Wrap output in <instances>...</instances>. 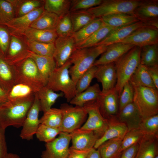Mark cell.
Masks as SVG:
<instances>
[{"label":"cell","mask_w":158,"mask_h":158,"mask_svg":"<svg viewBox=\"0 0 158 158\" xmlns=\"http://www.w3.org/2000/svg\"><path fill=\"white\" fill-rule=\"evenodd\" d=\"M29 57L35 62L47 85L49 76L56 68V63L53 57L37 55L31 51Z\"/></svg>","instance_id":"obj_23"},{"label":"cell","mask_w":158,"mask_h":158,"mask_svg":"<svg viewBox=\"0 0 158 158\" xmlns=\"http://www.w3.org/2000/svg\"><path fill=\"white\" fill-rule=\"evenodd\" d=\"M39 90L28 84L16 82L8 92V101L21 99L35 97Z\"/></svg>","instance_id":"obj_27"},{"label":"cell","mask_w":158,"mask_h":158,"mask_svg":"<svg viewBox=\"0 0 158 158\" xmlns=\"http://www.w3.org/2000/svg\"><path fill=\"white\" fill-rule=\"evenodd\" d=\"M144 135L138 129H132L127 132L122 140L119 150L121 154L126 149L138 143Z\"/></svg>","instance_id":"obj_47"},{"label":"cell","mask_w":158,"mask_h":158,"mask_svg":"<svg viewBox=\"0 0 158 158\" xmlns=\"http://www.w3.org/2000/svg\"><path fill=\"white\" fill-rule=\"evenodd\" d=\"M6 26L0 25V53L5 56L8 50L10 41L9 31Z\"/></svg>","instance_id":"obj_51"},{"label":"cell","mask_w":158,"mask_h":158,"mask_svg":"<svg viewBox=\"0 0 158 158\" xmlns=\"http://www.w3.org/2000/svg\"><path fill=\"white\" fill-rule=\"evenodd\" d=\"M141 47L135 46L115 62L117 74L115 88L121 94L124 84L129 81L140 64Z\"/></svg>","instance_id":"obj_3"},{"label":"cell","mask_w":158,"mask_h":158,"mask_svg":"<svg viewBox=\"0 0 158 158\" xmlns=\"http://www.w3.org/2000/svg\"><path fill=\"white\" fill-rule=\"evenodd\" d=\"M141 1L139 0H104L99 5L85 11L95 18L116 13L133 14Z\"/></svg>","instance_id":"obj_6"},{"label":"cell","mask_w":158,"mask_h":158,"mask_svg":"<svg viewBox=\"0 0 158 158\" xmlns=\"http://www.w3.org/2000/svg\"><path fill=\"white\" fill-rule=\"evenodd\" d=\"M118 97L115 87L105 92L101 91L97 102L100 112L105 118L114 116L119 111Z\"/></svg>","instance_id":"obj_13"},{"label":"cell","mask_w":158,"mask_h":158,"mask_svg":"<svg viewBox=\"0 0 158 158\" xmlns=\"http://www.w3.org/2000/svg\"><path fill=\"white\" fill-rule=\"evenodd\" d=\"M45 10L57 15L60 18L70 12L71 0H44Z\"/></svg>","instance_id":"obj_37"},{"label":"cell","mask_w":158,"mask_h":158,"mask_svg":"<svg viewBox=\"0 0 158 158\" xmlns=\"http://www.w3.org/2000/svg\"><path fill=\"white\" fill-rule=\"evenodd\" d=\"M147 26H148L146 23L140 20L129 25L115 28L95 46L101 45L108 46L119 42L138 29Z\"/></svg>","instance_id":"obj_17"},{"label":"cell","mask_w":158,"mask_h":158,"mask_svg":"<svg viewBox=\"0 0 158 158\" xmlns=\"http://www.w3.org/2000/svg\"><path fill=\"white\" fill-rule=\"evenodd\" d=\"M55 32L58 37L71 36L73 32L70 12L60 18Z\"/></svg>","instance_id":"obj_46"},{"label":"cell","mask_w":158,"mask_h":158,"mask_svg":"<svg viewBox=\"0 0 158 158\" xmlns=\"http://www.w3.org/2000/svg\"><path fill=\"white\" fill-rule=\"evenodd\" d=\"M8 101V92L0 86V105Z\"/></svg>","instance_id":"obj_56"},{"label":"cell","mask_w":158,"mask_h":158,"mask_svg":"<svg viewBox=\"0 0 158 158\" xmlns=\"http://www.w3.org/2000/svg\"><path fill=\"white\" fill-rule=\"evenodd\" d=\"M15 17L12 4L8 0H0V25L5 26Z\"/></svg>","instance_id":"obj_48"},{"label":"cell","mask_w":158,"mask_h":158,"mask_svg":"<svg viewBox=\"0 0 158 158\" xmlns=\"http://www.w3.org/2000/svg\"><path fill=\"white\" fill-rule=\"evenodd\" d=\"M140 64L147 66H158V44L141 47Z\"/></svg>","instance_id":"obj_39"},{"label":"cell","mask_w":158,"mask_h":158,"mask_svg":"<svg viewBox=\"0 0 158 158\" xmlns=\"http://www.w3.org/2000/svg\"><path fill=\"white\" fill-rule=\"evenodd\" d=\"M5 130L0 126V158H6L8 153L5 135Z\"/></svg>","instance_id":"obj_52"},{"label":"cell","mask_w":158,"mask_h":158,"mask_svg":"<svg viewBox=\"0 0 158 158\" xmlns=\"http://www.w3.org/2000/svg\"><path fill=\"white\" fill-rule=\"evenodd\" d=\"M30 51L25 47L18 37L12 35L5 57L9 64L13 66L28 58Z\"/></svg>","instance_id":"obj_21"},{"label":"cell","mask_w":158,"mask_h":158,"mask_svg":"<svg viewBox=\"0 0 158 158\" xmlns=\"http://www.w3.org/2000/svg\"><path fill=\"white\" fill-rule=\"evenodd\" d=\"M60 18L56 15L44 10L31 24L30 27L39 30L55 31Z\"/></svg>","instance_id":"obj_29"},{"label":"cell","mask_w":158,"mask_h":158,"mask_svg":"<svg viewBox=\"0 0 158 158\" xmlns=\"http://www.w3.org/2000/svg\"><path fill=\"white\" fill-rule=\"evenodd\" d=\"M147 67L149 74L155 87L158 90V66H147Z\"/></svg>","instance_id":"obj_55"},{"label":"cell","mask_w":158,"mask_h":158,"mask_svg":"<svg viewBox=\"0 0 158 158\" xmlns=\"http://www.w3.org/2000/svg\"><path fill=\"white\" fill-rule=\"evenodd\" d=\"M62 119L59 129L61 132L70 133L79 128L87 114L84 107L73 106L67 103L61 105Z\"/></svg>","instance_id":"obj_8"},{"label":"cell","mask_w":158,"mask_h":158,"mask_svg":"<svg viewBox=\"0 0 158 158\" xmlns=\"http://www.w3.org/2000/svg\"><path fill=\"white\" fill-rule=\"evenodd\" d=\"M129 81L133 86H144L156 88L147 66L141 64L138 66Z\"/></svg>","instance_id":"obj_34"},{"label":"cell","mask_w":158,"mask_h":158,"mask_svg":"<svg viewBox=\"0 0 158 158\" xmlns=\"http://www.w3.org/2000/svg\"><path fill=\"white\" fill-rule=\"evenodd\" d=\"M108 126L103 135L96 142L94 148L97 149L105 142L114 138H119L123 139L128 131L126 125L117 119L114 116L107 119Z\"/></svg>","instance_id":"obj_19"},{"label":"cell","mask_w":158,"mask_h":158,"mask_svg":"<svg viewBox=\"0 0 158 158\" xmlns=\"http://www.w3.org/2000/svg\"><path fill=\"white\" fill-rule=\"evenodd\" d=\"M40 111L39 100L36 93L22 126L20 135L22 139L30 140L33 139L40 124L39 115Z\"/></svg>","instance_id":"obj_12"},{"label":"cell","mask_w":158,"mask_h":158,"mask_svg":"<svg viewBox=\"0 0 158 158\" xmlns=\"http://www.w3.org/2000/svg\"><path fill=\"white\" fill-rule=\"evenodd\" d=\"M15 77L13 66L0 53V86L8 92L14 84Z\"/></svg>","instance_id":"obj_24"},{"label":"cell","mask_w":158,"mask_h":158,"mask_svg":"<svg viewBox=\"0 0 158 158\" xmlns=\"http://www.w3.org/2000/svg\"><path fill=\"white\" fill-rule=\"evenodd\" d=\"M87 158H101L99 150L94 147L90 150Z\"/></svg>","instance_id":"obj_57"},{"label":"cell","mask_w":158,"mask_h":158,"mask_svg":"<svg viewBox=\"0 0 158 158\" xmlns=\"http://www.w3.org/2000/svg\"><path fill=\"white\" fill-rule=\"evenodd\" d=\"M155 158H158V155H157L155 157Z\"/></svg>","instance_id":"obj_59"},{"label":"cell","mask_w":158,"mask_h":158,"mask_svg":"<svg viewBox=\"0 0 158 158\" xmlns=\"http://www.w3.org/2000/svg\"><path fill=\"white\" fill-rule=\"evenodd\" d=\"M6 158H21L18 155L12 153H8Z\"/></svg>","instance_id":"obj_58"},{"label":"cell","mask_w":158,"mask_h":158,"mask_svg":"<svg viewBox=\"0 0 158 158\" xmlns=\"http://www.w3.org/2000/svg\"><path fill=\"white\" fill-rule=\"evenodd\" d=\"M139 146L136 143L123 151L118 158H135Z\"/></svg>","instance_id":"obj_53"},{"label":"cell","mask_w":158,"mask_h":158,"mask_svg":"<svg viewBox=\"0 0 158 158\" xmlns=\"http://www.w3.org/2000/svg\"><path fill=\"white\" fill-rule=\"evenodd\" d=\"M108 47L101 45L75 48L69 60L72 65L69 73L75 85L81 75L93 66L96 59L105 51Z\"/></svg>","instance_id":"obj_2"},{"label":"cell","mask_w":158,"mask_h":158,"mask_svg":"<svg viewBox=\"0 0 158 158\" xmlns=\"http://www.w3.org/2000/svg\"><path fill=\"white\" fill-rule=\"evenodd\" d=\"M61 132L59 128L40 124L35 134L39 140L47 143L54 140Z\"/></svg>","instance_id":"obj_44"},{"label":"cell","mask_w":158,"mask_h":158,"mask_svg":"<svg viewBox=\"0 0 158 158\" xmlns=\"http://www.w3.org/2000/svg\"><path fill=\"white\" fill-rule=\"evenodd\" d=\"M158 42V29L147 26L138 29L119 42L141 47Z\"/></svg>","instance_id":"obj_11"},{"label":"cell","mask_w":158,"mask_h":158,"mask_svg":"<svg viewBox=\"0 0 158 158\" xmlns=\"http://www.w3.org/2000/svg\"><path fill=\"white\" fill-rule=\"evenodd\" d=\"M71 139L70 133L61 132L58 137L46 143L41 158H67Z\"/></svg>","instance_id":"obj_10"},{"label":"cell","mask_w":158,"mask_h":158,"mask_svg":"<svg viewBox=\"0 0 158 158\" xmlns=\"http://www.w3.org/2000/svg\"><path fill=\"white\" fill-rule=\"evenodd\" d=\"M27 39L38 42L54 43L58 37L55 31L39 30L29 27L24 34Z\"/></svg>","instance_id":"obj_30"},{"label":"cell","mask_w":158,"mask_h":158,"mask_svg":"<svg viewBox=\"0 0 158 158\" xmlns=\"http://www.w3.org/2000/svg\"><path fill=\"white\" fill-rule=\"evenodd\" d=\"M83 107L86 111L88 117L85 123L80 128L93 131L100 138L107 128V119L103 117L101 114L97 101L87 103Z\"/></svg>","instance_id":"obj_9"},{"label":"cell","mask_w":158,"mask_h":158,"mask_svg":"<svg viewBox=\"0 0 158 158\" xmlns=\"http://www.w3.org/2000/svg\"><path fill=\"white\" fill-rule=\"evenodd\" d=\"M101 92L99 84L95 83L75 95L69 102L71 105L83 107L87 103L97 101Z\"/></svg>","instance_id":"obj_28"},{"label":"cell","mask_w":158,"mask_h":158,"mask_svg":"<svg viewBox=\"0 0 158 158\" xmlns=\"http://www.w3.org/2000/svg\"><path fill=\"white\" fill-rule=\"evenodd\" d=\"M133 88L129 81L124 84L119 96V111L126 105L133 102Z\"/></svg>","instance_id":"obj_49"},{"label":"cell","mask_w":158,"mask_h":158,"mask_svg":"<svg viewBox=\"0 0 158 158\" xmlns=\"http://www.w3.org/2000/svg\"><path fill=\"white\" fill-rule=\"evenodd\" d=\"M37 94L39 100L41 111L43 113L51 108L57 99L64 95L62 92L56 93L46 86L42 87Z\"/></svg>","instance_id":"obj_32"},{"label":"cell","mask_w":158,"mask_h":158,"mask_svg":"<svg viewBox=\"0 0 158 158\" xmlns=\"http://www.w3.org/2000/svg\"><path fill=\"white\" fill-rule=\"evenodd\" d=\"M26 43L31 51L40 55L53 57L55 50L54 43L38 42L27 39Z\"/></svg>","instance_id":"obj_42"},{"label":"cell","mask_w":158,"mask_h":158,"mask_svg":"<svg viewBox=\"0 0 158 158\" xmlns=\"http://www.w3.org/2000/svg\"><path fill=\"white\" fill-rule=\"evenodd\" d=\"M105 24L114 28L129 25L140 21L133 14L116 13L109 14L101 17Z\"/></svg>","instance_id":"obj_31"},{"label":"cell","mask_w":158,"mask_h":158,"mask_svg":"<svg viewBox=\"0 0 158 158\" xmlns=\"http://www.w3.org/2000/svg\"><path fill=\"white\" fill-rule=\"evenodd\" d=\"M135 46L121 42H117L108 46L100 57L96 60L93 65L98 66L117 61Z\"/></svg>","instance_id":"obj_20"},{"label":"cell","mask_w":158,"mask_h":158,"mask_svg":"<svg viewBox=\"0 0 158 158\" xmlns=\"http://www.w3.org/2000/svg\"><path fill=\"white\" fill-rule=\"evenodd\" d=\"M62 114L61 109L51 108L44 113L40 119V124L53 128H59L61 124Z\"/></svg>","instance_id":"obj_41"},{"label":"cell","mask_w":158,"mask_h":158,"mask_svg":"<svg viewBox=\"0 0 158 158\" xmlns=\"http://www.w3.org/2000/svg\"><path fill=\"white\" fill-rule=\"evenodd\" d=\"M118 120L125 123L128 131L138 129L142 118L133 103H130L119 111L117 114Z\"/></svg>","instance_id":"obj_22"},{"label":"cell","mask_w":158,"mask_h":158,"mask_svg":"<svg viewBox=\"0 0 158 158\" xmlns=\"http://www.w3.org/2000/svg\"><path fill=\"white\" fill-rule=\"evenodd\" d=\"M122 139L116 138L108 140L102 144L97 149L101 158H118L119 150Z\"/></svg>","instance_id":"obj_36"},{"label":"cell","mask_w":158,"mask_h":158,"mask_svg":"<svg viewBox=\"0 0 158 158\" xmlns=\"http://www.w3.org/2000/svg\"><path fill=\"white\" fill-rule=\"evenodd\" d=\"M12 5L16 17L26 15L43 6L44 1L38 0H8Z\"/></svg>","instance_id":"obj_33"},{"label":"cell","mask_w":158,"mask_h":158,"mask_svg":"<svg viewBox=\"0 0 158 158\" xmlns=\"http://www.w3.org/2000/svg\"><path fill=\"white\" fill-rule=\"evenodd\" d=\"M97 68V66L93 65L80 77L75 85V95L83 92L90 86L92 79L94 78Z\"/></svg>","instance_id":"obj_45"},{"label":"cell","mask_w":158,"mask_h":158,"mask_svg":"<svg viewBox=\"0 0 158 158\" xmlns=\"http://www.w3.org/2000/svg\"><path fill=\"white\" fill-rule=\"evenodd\" d=\"M133 15L145 22L157 19L158 16L157 1H142L134 11Z\"/></svg>","instance_id":"obj_26"},{"label":"cell","mask_w":158,"mask_h":158,"mask_svg":"<svg viewBox=\"0 0 158 158\" xmlns=\"http://www.w3.org/2000/svg\"><path fill=\"white\" fill-rule=\"evenodd\" d=\"M133 87V102L142 118L158 114V90L144 86Z\"/></svg>","instance_id":"obj_5"},{"label":"cell","mask_w":158,"mask_h":158,"mask_svg":"<svg viewBox=\"0 0 158 158\" xmlns=\"http://www.w3.org/2000/svg\"><path fill=\"white\" fill-rule=\"evenodd\" d=\"M72 148L80 150H89L93 148L99 138L93 131L78 128L70 133Z\"/></svg>","instance_id":"obj_16"},{"label":"cell","mask_w":158,"mask_h":158,"mask_svg":"<svg viewBox=\"0 0 158 158\" xmlns=\"http://www.w3.org/2000/svg\"><path fill=\"white\" fill-rule=\"evenodd\" d=\"M144 135L158 137V114H156L145 118L138 128Z\"/></svg>","instance_id":"obj_43"},{"label":"cell","mask_w":158,"mask_h":158,"mask_svg":"<svg viewBox=\"0 0 158 158\" xmlns=\"http://www.w3.org/2000/svg\"><path fill=\"white\" fill-rule=\"evenodd\" d=\"M114 28L104 23L89 37L76 45V48H88L95 46Z\"/></svg>","instance_id":"obj_38"},{"label":"cell","mask_w":158,"mask_h":158,"mask_svg":"<svg viewBox=\"0 0 158 158\" xmlns=\"http://www.w3.org/2000/svg\"><path fill=\"white\" fill-rule=\"evenodd\" d=\"M44 11L43 6L26 15L14 18L5 26L12 35L15 36L22 35L31 24Z\"/></svg>","instance_id":"obj_14"},{"label":"cell","mask_w":158,"mask_h":158,"mask_svg":"<svg viewBox=\"0 0 158 158\" xmlns=\"http://www.w3.org/2000/svg\"><path fill=\"white\" fill-rule=\"evenodd\" d=\"M13 66L15 83H25L39 90L46 86L36 63L31 58H27Z\"/></svg>","instance_id":"obj_7"},{"label":"cell","mask_w":158,"mask_h":158,"mask_svg":"<svg viewBox=\"0 0 158 158\" xmlns=\"http://www.w3.org/2000/svg\"><path fill=\"white\" fill-rule=\"evenodd\" d=\"M55 50L53 57L55 61L56 68L64 65L69 59L75 49V44L73 37H58L54 43Z\"/></svg>","instance_id":"obj_15"},{"label":"cell","mask_w":158,"mask_h":158,"mask_svg":"<svg viewBox=\"0 0 158 158\" xmlns=\"http://www.w3.org/2000/svg\"><path fill=\"white\" fill-rule=\"evenodd\" d=\"M153 136L144 135L138 142L135 158H155L157 153V139Z\"/></svg>","instance_id":"obj_25"},{"label":"cell","mask_w":158,"mask_h":158,"mask_svg":"<svg viewBox=\"0 0 158 158\" xmlns=\"http://www.w3.org/2000/svg\"><path fill=\"white\" fill-rule=\"evenodd\" d=\"M90 150H80L70 147L67 158H87Z\"/></svg>","instance_id":"obj_54"},{"label":"cell","mask_w":158,"mask_h":158,"mask_svg":"<svg viewBox=\"0 0 158 158\" xmlns=\"http://www.w3.org/2000/svg\"><path fill=\"white\" fill-rule=\"evenodd\" d=\"M72 64L69 60L56 68L49 76L46 86L54 91H61L68 102L75 95V84L71 79L69 69Z\"/></svg>","instance_id":"obj_4"},{"label":"cell","mask_w":158,"mask_h":158,"mask_svg":"<svg viewBox=\"0 0 158 158\" xmlns=\"http://www.w3.org/2000/svg\"><path fill=\"white\" fill-rule=\"evenodd\" d=\"M97 68L94 78L102 85V92H105L114 88L117 82V74L115 62L97 66Z\"/></svg>","instance_id":"obj_18"},{"label":"cell","mask_w":158,"mask_h":158,"mask_svg":"<svg viewBox=\"0 0 158 158\" xmlns=\"http://www.w3.org/2000/svg\"><path fill=\"white\" fill-rule=\"evenodd\" d=\"M102 1V0H71L70 12L87 10L99 5Z\"/></svg>","instance_id":"obj_50"},{"label":"cell","mask_w":158,"mask_h":158,"mask_svg":"<svg viewBox=\"0 0 158 158\" xmlns=\"http://www.w3.org/2000/svg\"><path fill=\"white\" fill-rule=\"evenodd\" d=\"M70 13L73 33L78 31L96 18L85 10L70 12Z\"/></svg>","instance_id":"obj_40"},{"label":"cell","mask_w":158,"mask_h":158,"mask_svg":"<svg viewBox=\"0 0 158 158\" xmlns=\"http://www.w3.org/2000/svg\"><path fill=\"white\" fill-rule=\"evenodd\" d=\"M104 24L101 18H96L78 31L73 33L71 36L75 46L89 37Z\"/></svg>","instance_id":"obj_35"},{"label":"cell","mask_w":158,"mask_h":158,"mask_svg":"<svg viewBox=\"0 0 158 158\" xmlns=\"http://www.w3.org/2000/svg\"><path fill=\"white\" fill-rule=\"evenodd\" d=\"M35 97L8 101L0 105V127L5 130L10 126H22Z\"/></svg>","instance_id":"obj_1"}]
</instances>
